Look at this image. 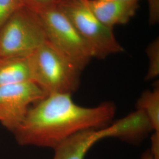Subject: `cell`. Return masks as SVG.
<instances>
[{
  "label": "cell",
  "instance_id": "18",
  "mask_svg": "<svg viewBox=\"0 0 159 159\" xmlns=\"http://www.w3.org/2000/svg\"><path fill=\"white\" fill-rule=\"evenodd\" d=\"M124 1H131V0H124Z\"/></svg>",
  "mask_w": 159,
  "mask_h": 159
},
{
  "label": "cell",
  "instance_id": "6",
  "mask_svg": "<svg viewBox=\"0 0 159 159\" xmlns=\"http://www.w3.org/2000/svg\"><path fill=\"white\" fill-rule=\"evenodd\" d=\"M47 94L33 81L0 87V123L13 132L33 104Z\"/></svg>",
  "mask_w": 159,
  "mask_h": 159
},
{
  "label": "cell",
  "instance_id": "1",
  "mask_svg": "<svg viewBox=\"0 0 159 159\" xmlns=\"http://www.w3.org/2000/svg\"><path fill=\"white\" fill-rule=\"evenodd\" d=\"M116 111L113 102L85 107L75 104L70 94H48L29 108L13 133L21 145L54 149L79 133L108 126Z\"/></svg>",
  "mask_w": 159,
  "mask_h": 159
},
{
  "label": "cell",
  "instance_id": "7",
  "mask_svg": "<svg viewBox=\"0 0 159 159\" xmlns=\"http://www.w3.org/2000/svg\"><path fill=\"white\" fill-rule=\"evenodd\" d=\"M140 0H87L92 12L110 29L125 24L133 17L139 7Z\"/></svg>",
  "mask_w": 159,
  "mask_h": 159
},
{
  "label": "cell",
  "instance_id": "4",
  "mask_svg": "<svg viewBox=\"0 0 159 159\" xmlns=\"http://www.w3.org/2000/svg\"><path fill=\"white\" fill-rule=\"evenodd\" d=\"M57 6L85 41L93 58L104 59L124 51L115 37L113 30L97 18L87 0H60Z\"/></svg>",
  "mask_w": 159,
  "mask_h": 159
},
{
  "label": "cell",
  "instance_id": "11",
  "mask_svg": "<svg viewBox=\"0 0 159 159\" xmlns=\"http://www.w3.org/2000/svg\"><path fill=\"white\" fill-rule=\"evenodd\" d=\"M136 108L142 110L150 120L154 133H159V89L143 93L136 104Z\"/></svg>",
  "mask_w": 159,
  "mask_h": 159
},
{
  "label": "cell",
  "instance_id": "5",
  "mask_svg": "<svg viewBox=\"0 0 159 159\" xmlns=\"http://www.w3.org/2000/svg\"><path fill=\"white\" fill-rule=\"evenodd\" d=\"M34 11L40 17L47 41L82 71L93 57L89 47L68 17L57 5Z\"/></svg>",
  "mask_w": 159,
  "mask_h": 159
},
{
  "label": "cell",
  "instance_id": "13",
  "mask_svg": "<svg viewBox=\"0 0 159 159\" xmlns=\"http://www.w3.org/2000/svg\"><path fill=\"white\" fill-rule=\"evenodd\" d=\"M22 6L21 0H0V29L17 9Z\"/></svg>",
  "mask_w": 159,
  "mask_h": 159
},
{
  "label": "cell",
  "instance_id": "16",
  "mask_svg": "<svg viewBox=\"0 0 159 159\" xmlns=\"http://www.w3.org/2000/svg\"><path fill=\"white\" fill-rule=\"evenodd\" d=\"M152 146L149 149L151 153L157 159H159V133H153L151 139Z\"/></svg>",
  "mask_w": 159,
  "mask_h": 159
},
{
  "label": "cell",
  "instance_id": "8",
  "mask_svg": "<svg viewBox=\"0 0 159 159\" xmlns=\"http://www.w3.org/2000/svg\"><path fill=\"white\" fill-rule=\"evenodd\" d=\"M109 138L108 127L79 133L60 143L54 150L52 159H85L91 148L100 140Z\"/></svg>",
  "mask_w": 159,
  "mask_h": 159
},
{
  "label": "cell",
  "instance_id": "9",
  "mask_svg": "<svg viewBox=\"0 0 159 159\" xmlns=\"http://www.w3.org/2000/svg\"><path fill=\"white\" fill-rule=\"evenodd\" d=\"M110 138H117L125 142L137 144L153 131L146 114L137 109L113 124H110Z\"/></svg>",
  "mask_w": 159,
  "mask_h": 159
},
{
  "label": "cell",
  "instance_id": "2",
  "mask_svg": "<svg viewBox=\"0 0 159 159\" xmlns=\"http://www.w3.org/2000/svg\"><path fill=\"white\" fill-rule=\"evenodd\" d=\"M32 81L48 94L72 95L81 71L47 41L28 56Z\"/></svg>",
  "mask_w": 159,
  "mask_h": 159
},
{
  "label": "cell",
  "instance_id": "14",
  "mask_svg": "<svg viewBox=\"0 0 159 159\" xmlns=\"http://www.w3.org/2000/svg\"><path fill=\"white\" fill-rule=\"evenodd\" d=\"M59 1L60 0H21L23 6L33 10L57 6Z\"/></svg>",
  "mask_w": 159,
  "mask_h": 159
},
{
  "label": "cell",
  "instance_id": "3",
  "mask_svg": "<svg viewBox=\"0 0 159 159\" xmlns=\"http://www.w3.org/2000/svg\"><path fill=\"white\" fill-rule=\"evenodd\" d=\"M47 41L37 12L22 6L0 29V58L28 57Z\"/></svg>",
  "mask_w": 159,
  "mask_h": 159
},
{
  "label": "cell",
  "instance_id": "10",
  "mask_svg": "<svg viewBox=\"0 0 159 159\" xmlns=\"http://www.w3.org/2000/svg\"><path fill=\"white\" fill-rule=\"evenodd\" d=\"M33 81L28 57L0 58V87Z\"/></svg>",
  "mask_w": 159,
  "mask_h": 159
},
{
  "label": "cell",
  "instance_id": "17",
  "mask_svg": "<svg viewBox=\"0 0 159 159\" xmlns=\"http://www.w3.org/2000/svg\"><path fill=\"white\" fill-rule=\"evenodd\" d=\"M141 159H157L153 155V154L151 153L150 150L148 149L145 152H144L142 156Z\"/></svg>",
  "mask_w": 159,
  "mask_h": 159
},
{
  "label": "cell",
  "instance_id": "15",
  "mask_svg": "<svg viewBox=\"0 0 159 159\" xmlns=\"http://www.w3.org/2000/svg\"><path fill=\"white\" fill-rule=\"evenodd\" d=\"M148 23L153 25L159 21V0H148Z\"/></svg>",
  "mask_w": 159,
  "mask_h": 159
},
{
  "label": "cell",
  "instance_id": "12",
  "mask_svg": "<svg viewBox=\"0 0 159 159\" xmlns=\"http://www.w3.org/2000/svg\"><path fill=\"white\" fill-rule=\"evenodd\" d=\"M148 58V68L146 79L149 81L156 79L159 75V38L151 42L146 48Z\"/></svg>",
  "mask_w": 159,
  "mask_h": 159
}]
</instances>
